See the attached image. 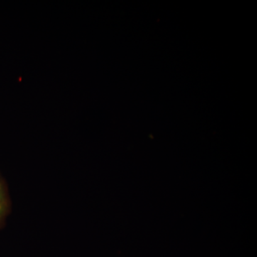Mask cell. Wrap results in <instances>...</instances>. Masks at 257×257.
<instances>
[{"mask_svg": "<svg viewBox=\"0 0 257 257\" xmlns=\"http://www.w3.org/2000/svg\"><path fill=\"white\" fill-rule=\"evenodd\" d=\"M11 211V199L4 177L0 174V229L4 227Z\"/></svg>", "mask_w": 257, "mask_h": 257, "instance_id": "cell-1", "label": "cell"}]
</instances>
